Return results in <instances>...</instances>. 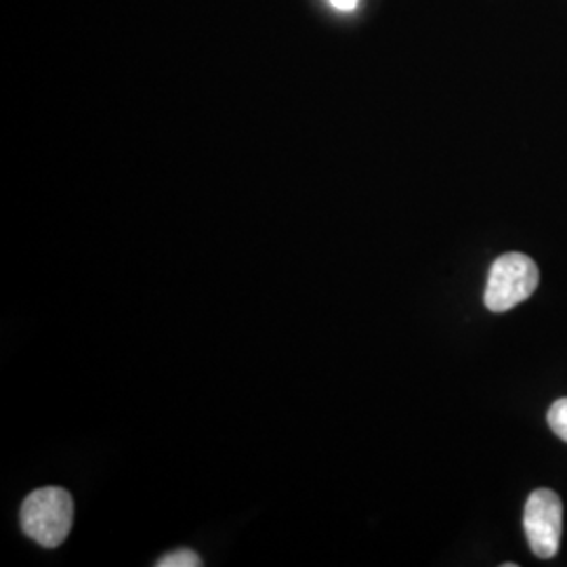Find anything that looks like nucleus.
I'll return each instance as SVG.
<instances>
[{
	"label": "nucleus",
	"instance_id": "obj_1",
	"mask_svg": "<svg viewBox=\"0 0 567 567\" xmlns=\"http://www.w3.org/2000/svg\"><path fill=\"white\" fill-rule=\"evenodd\" d=\"M74 522V501L63 487L34 489L21 505V529L44 548L60 547Z\"/></svg>",
	"mask_w": 567,
	"mask_h": 567
},
{
	"label": "nucleus",
	"instance_id": "obj_2",
	"mask_svg": "<svg viewBox=\"0 0 567 567\" xmlns=\"http://www.w3.org/2000/svg\"><path fill=\"white\" fill-rule=\"evenodd\" d=\"M538 265L522 252H507L498 257L487 276L484 301L489 311L503 313L527 301L538 288Z\"/></svg>",
	"mask_w": 567,
	"mask_h": 567
},
{
	"label": "nucleus",
	"instance_id": "obj_3",
	"mask_svg": "<svg viewBox=\"0 0 567 567\" xmlns=\"http://www.w3.org/2000/svg\"><path fill=\"white\" fill-rule=\"evenodd\" d=\"M524 529L536 557L553 559L557 555L564 532V505L553 489L540 487L529 494L524 511Z\"/></svg>",
	"mask_w": 567,
	"mask_h": 567
},
{
	"label": "nucleus",
	"instance_id": "obj_4",
	"mask_svg": "<svg viewBox=\"0 0 567 567\" xmlns=\"http://www.w3.org/2000/svg\"><path fill=\"white\" fill-rule=\"evenodd\" d=\"M156 566L198 567L203 566V561H200V557H198V553H196V550H192V548H177V550H173V553H168V555L161 557Z\"/></svg>",
	"mask_w": 567,
	"mask_h": 567
},
{
	"label": "nucleus",
	"instance_id": "obj_5",
	"mask_svg": "<svg viewBox=\"0 0 567 567\" xmlns=\"http://www.w3.org/2000/svg\"><path fill=\"white\" fill-rule=\"evenodd\" d=\"M547 421L550 429H553V433L567 442V398L557 400L555 404L548 408Z\"/></svg>",
	"mask_w": 567,
	"mask_h": 567
},
{
	"label": "nucleus",
	"instance_id": "obj_6",
	"mask_svg": "<svg viewBox=\"0 0 567 567\" xmlns=\"http://www.w3.org/2000/svg\"><path fill=\"white\" fill-rule=\"evenodd\" d=\"M332 7H337L339 11H353L358 7V0H330Z\"/></svg>",
	"mask_w": 567,
	"mask_h": 567
}]
</instances>
